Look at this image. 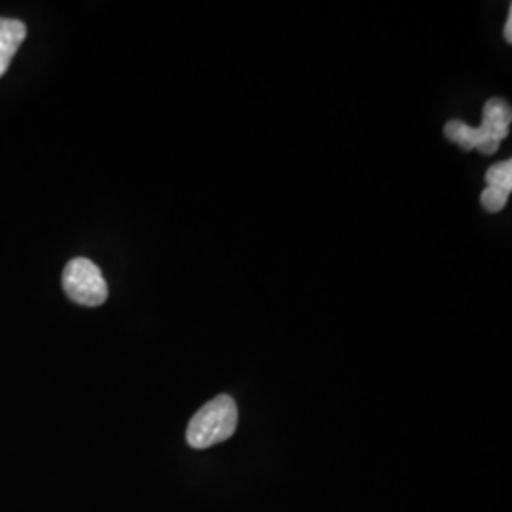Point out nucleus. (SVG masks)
Masks as SVG:
<instances>
[{
  "mask_svg": "<svg viewBox=\"0 0 512 512\" xmlns=\"http://www.w3.org/2000/svg\"><path fill=\"white\" fill-rule=\"evenodd\" d=\"M238 427V406L230 395H219L203 404L186 429V440L194 450H205L230 439Z\"/></svg>",
  "mask_w": 512,
  "mask_h": 512,
  "instance_id": "nucleus-1",
  "label": "nucleus"
},
{
  "mask_svg": "<svg viewBox=\"0 0 512 512\" xmlns=\"http://www.w3.org/2000/svg\"><path fill=\"white\" fill-rule=\"evenodd\" d=\"M63 289L73 302L88 308L101 306L109 296V287L99 266H95L90 258L84 256L73 258L65 266Z\"/></svg>",
  "mask_w": 512,
  "mask_h": 512,
  "instance_id": "nucleus-2",
  "label": "nucleus"
},
{
  "mask_svg": "<svg viewBox=\"0 0 512 512\" xmlns=\"http://www.w3.org/2000/svg\"><path fill=\"white\" fill-rule=\"evenodd\" d=\"M511 120V105L503 99H490L484 105V118H482V124L478 128L482 129V133L488 139L501 143L509 135Z\"/></svg>",
  "mask_w": 512,
  "mask_h": 512,
  "instance_id": "nucleus-3",
  "label": "nucleus"
},
{
  "mask_svg": "<svg viewBox=\"0 0 512 512\" xmlns=\"http://www.w3.org/2000/svg\"><path fill=\"white\" fill-rule=\"evenodd\" d=\"M444 133H446V137L450 141H454L458 147L465 148V150L478 148L482 154H494V152H497V148H499V143L488 139L482 133V129L471 128V126H467V124H463L459 120L448 122L446 128H444Z\"/></svg>",
  "mask_w": 512,
  "mask_h": 512,
  "instance_id": "nucleus-4",
  "label": "nucleus"
},
{
  "mask_svg": "<svg viewBox=\"0 0 512 512\" xmlns=\"http://www.w3.org/2000/svg\"><path fill=\"white\" fill-rule=\"evenodd\" d=\"M27 37V27L18 19H0V76H4L10 61Z\"/></svg>",
  "mask_w": 512,
  "mask_h": 512,
  "instance_id": "nucleus-5",
  "label": "nucleus"
},
{
  "mask_svg": "<svg viewBox=\"0 0 512 512\" xmlns=\"http://www.w3.org/2000/svg\"><path fill=\"white\" fill-rule=\"evenodd\" d=\"M486 183L492 188H499L507 194H511L512 190V162H501V164H495L486 171Z\"/></svg>",
  "mask_w": 512,
  "mask_h": 512,
  "instance_id": "nucleus-6",
  "label": "nucleus"
},
{
  "mask_svg": "<svg viewBox=\"0 0 512 512\" xmlns=\"http://www.w3.org/2000/svg\"><path fill=\"white\" fill-rule=\"evenodd\" d=\"M507 200H509V194H507V192H503V190H499V188H492V186H488V188L482 192V198H480L482 207H484L486 211H490V213H497V211L505 209Z\"/></svg>",
  "mask_w": 512,
  "mask_h": 512,
  "instance_id": "nucleus-7",
  "label": "nucleus"
},
{
  "mask_svg": "<svg viewBox=\"0 0 512 512\" xmlns=\"http://www.w3.org/2000/svg\"><path fill=\"white\" fill-rule=\"evenodd\" d=\"M503 37L505 40L511 44L512 42V6L511 10H509V18H507V23H505V31H503Z\"/></svg>",
  "mask_w": 512,
  "mask_h": 512,
  "instance_id": "nucleus-8",
  "label": "nucleus"
}]
</instances>
